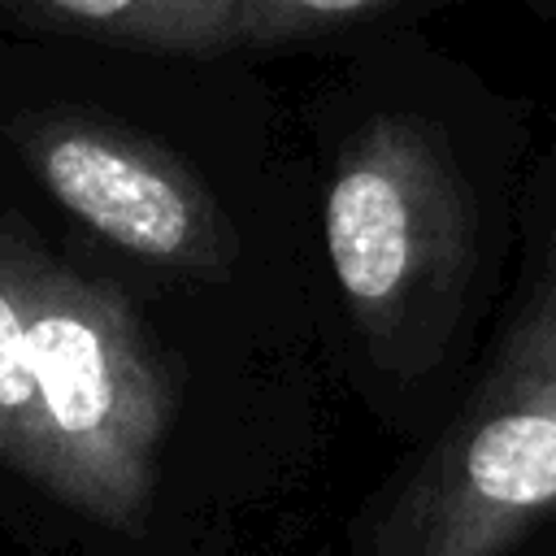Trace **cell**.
<instances>
[{"label":"cell","instance_id":"cell-1","mask_svg":"<svg viewBox=\"0 0 556 556\" xmlns=\"http://www.w3.org/2000/svg\"><path fill=\"white\" fill-rule=\"evenodd\" d=\"M26 295L30 378L43 434V491L74 513L139 534L169 426V382L130 304L48 256L4 217Z\"/></svg>","mask_w":556,"mask_h":556},{"label":"cell","instance_id":"cell-2","mask_svg":"<svg viewBox=\"0 0 556 556\" xmlns=\"http://www.w3.org/2000/svg\"><path fill=\"white\" fill-rule=\"evenodd\" d=\"M556 513V256L460 421L395 504L378 556H508Z\"/></svg>","mask_w":556,"mask_h":556},{"label":"cell","instance_id":"cell-3","mask_svg":"<svg viewBox=\"0 0 556 556\" xmlns=\"http://www.w3.org/2000/svg\"><path fill=\"white\" fill-rule=\"evenodd\" d=\"M321 230L361 334L404 348L452 308L469 261V191L443 135L408 113L369 117L334 161Z\"/></svg>","mask_w":556,"mask_h":556},{"label":"cell","instance_id":"cell-4","mask_svg":"<svg viewBox=\"0 0 556 556\" xmlns=\"http://www.w3.org/2000/svg\"><path fill=\"white\" fill-rule=\"evenodd\" d=\"M43 191L113 248L191 274H217L235 235L213 195L156 139L83 109H39L9 126Z\"/></svg>","mask_w":556,"mask_h":556},{"label":"cell","instance_id":"cell-5","mask_svg":"<svg viewBox=\"0 0 556 556\" xmlns=\"http://www.w3.org/2000/svg\"><path fill=\"white\" fill-rule=\"evenodd\" d=\"M43 22H61L113 43L174 52V56H217L239 48V4L235 0H13Z\"/></svg>","mask_w":556,"mask_h":556},{"label":"cell","instance_id":"cell-6","mask_svg":"<svg viewBox=\"0 0 556 556\" xmlns=\"http://www.w3.org/2000/svg\"><path fill=\"white\" fill-rule=\"evenodd\" d=\"M0 465L43 491V434H39L35 378H30L26 295L4 222H0Z\"/></svg>","mask_w":556,"mask_h":556},{"label":"cell","instance_id":"cell-7","mask_svg":"<svg viewBox=\"0 0 556 556\" xmlns=\"http://www.w3.org/2000/svg\"><path fill=\"white\" fill-rule=\"evenodd\" d=\"M239 4V48H274L348 17L378 13L400 0H235Z\"/></svg>","mask_w":556,"mask_h":556},{"label":"cell","instance_id":"cell-8","mask_svg":"<svg viewBox=\"0 0 556 556\" xmlns=\"http://www.w3.org/2000/svg\"><path fill=\"white\" fill-rule=\"evenodd\" d=\"M534 4H539V0H534Z\"/></svg>","mask_w":556,"mask_h":556}]
</instances>
